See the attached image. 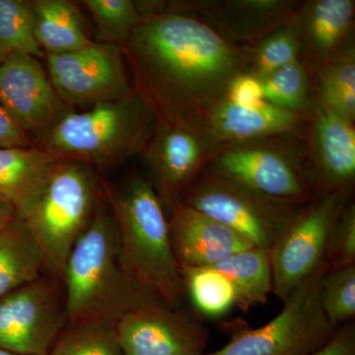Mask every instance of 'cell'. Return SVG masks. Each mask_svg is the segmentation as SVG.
<instances>
[{
    "instance_id": "1",
    "label": "cell",
    "mask_w": 355,
    "mask_h": 355,
    "mask_svg": "<svg viewBox=\"0 0 355 355\" xmlns=\"http://www.w3.org/2000/svg\"><path fill=\"white\" fill-rule=\"evenodd\" d=\"M133 88L158 120L196 128L250 72L253 46L232 43L196 16L162 12L144 18L121 46Z\"/></svg>"
},
{
    "instance_id": "2",
    "label": "cell",
    "mask_w": 355,
    "mask_h": 355,
    "mask_svg": "<svg viewBox=\"0 0 355 355\" xmlns=\"http://www.w3.org/2000/svg\"><path fill=\"white\" fill-rule=\"evenodd\" d=\"M62 280L69 324H116L130 311L160 300L123 270L116 219L104 209H96L72 248Z\"/></svg>"
},
{
    "instance_id": "3",
    "label": "cell",
    "mask_w": 355,
    "mask_h": 355,
    "mask_svg": "<svg viewBox=\"0 0 355 355\" xmlns=\"http://www.w3.org/2000/svg\"><path fill=\"white\" fill-rule=\"evenodd\" d=\"M123 270L165 304L178 308L184 296L181 270L170 241L169 219L150 180L133 177L110 193Z\"/></svg>"
},
{
    "instance_id": "4",
    "label": "cell",
    "mask_w": 355,
    "mask_h": 355,
    "mask_svg": "<svg viewBox=\"0 0 355 355\" xmlns=\"http://www.w3.org/2000/svg\"><path fill=\"white\" fill-rule=\"evenodd\" d=\"M156 121L153 110L135 91L86 111L65 114L46 132L44 149L62 158L107 167L141 153Z\"/></svg>"
},
{
    "instance_id": "5",
    "label": "cell",
    "mask_w": 355,
    "mask_h": 355,
    "mask_svg": "<svg viewBox=\"0 0 355 355\" xmlns=\"http://www.w3.org/2000/svg\"><path fill=\"white\" fill-rule=\"evenodd\" d=\"M97 183L90 166L62 159L22 219L43 256L44 268L62 279L72 248L92 220Z\"/></svg>"
},
{
    "instance_id": "6",
    "label": "cell",
    "mask_w": 355,
    "mask_h": 355,
    "mask_svg": "<svg viewBox=\"0 0 355 355\" xmlns=\"http://www.w3.org/2000/svg\"><path fill=\"white\" fill-rule=\"evenodd\" d=\"M209 167L263 197L303 207L316 198L304 139L292 135L222 146Z\"/></svg>"
},
{
    "instance_id": "7",
    "label": "cell",
    "mask_w": 355,
    "mask_h": 355,
    "mask_svg": "<svg viewBox=\"0 0 355 355\" xmlns=\"http://www.w3.org/2000/svg\"><path fill=\"white\" fill-rule=\"evenodd\" d=\"M184 205L239 233L270 252L303 207L263 197L207 166L184 193Z\"/></svg>"
},
{
    "instance_id": "8",
    "label": "cell",
    "mask_w": 355,
    "mask_h": 355,
    "mask_svg": "<svg viewBox=\"0 0 355 355\" xmlns=\"http://www.w3.org/2000/svg\"><path fill=\"white\" fill-rule=\"evenodd\" d=\"M316 273L292 291L284 308L265 326L233 334L227 345L205 355H308L324 345L336 329L322 307V280Z\"/></svg>"
},
{
    "instance_id": "9",
    "label": "cell",
    "mask_w": 355,
    "mask_h": 355,
    "mask_svg": "<svg viewBox=\"0 0 355 355\" xmlns=\"http://www.w3.org/2000/svg\"><path fill=\"white\" fill-rule=\"evenodd\" d=\"M349 197L335 193L315 198L270 250L272 293L282 302L306 280L327 270L324 257L331 230Z\"/></svg>"
},
{
    "instance_id": "10",
    "label": "cell",
    "mask_w": 355,
    "mask_h": 355,
    "mask_svg": "<svg viewBox=\"0 0 355 355\" xmlns=\"http://www.w3.org/2000/svg\"><path fill=\"white\" fill-rule=\"evenodd\" d=\"M48 76L67 107H92L135 92L127 60L118 44L97 43L60 55H46Z\"/></svg>"
},
{
    "instance_id": "11",
    "label": "cell",
    "mask_w": 355,
    "mask_h": 355,
    "mask_svg": "<svg viewBox=\"0 0 355 355\" xmlns=\"http://www.w3.org/2000/svg\"><path fill=\"white\" fill-rule=\"evenodd\" d=\"M67 321L64 297L41 275L0 297V349L48 355Z\"/></svg>"
},
{
    "instance_id": "12",
    "label": "cell",
    "mask_w": 355,
    "mask_h": 355,
    "mask_svg": "<svg viewBox=\"0 0 355 355\" xmlns=\"http://www.w3.org/2000/svg\"><path fill=\"white\" fill-rule=\"evenodd\" d=\"M216 151L197 128L157 119L140 154L153 177L151 184L170 214L182 205L189 187L211 162Z\"/></svg>"
},
{
    "instance_id": "13",
    "label": "cell",
    "mask_w": 355,
    "mask_h": 355,
    "mask_svg": "<svg viewBox=\"0 0 355 355\" xmlns=\"http://www.w3.org/2000/svg\"><path fill=\"white\" fill-rule=\"evenodd\" d=\"M114 327L123 355H205L209 343L202 322L160 300L130 311Z\"/></svg>"
},
{
    "instance_id": "14",
    "label": "cell",
    "mask_w": 355,
    "mask_h": 355,
    "mask_svg": "<svg viewBox=\"0 0 355 355\" xmlns=\"http://www.w3.org/2000/svg\"><path fill=\"white\" fill-rule=\"evenodd\" d=\"M0 105L26 133L49 130L69 113L40 58L24 53L0 62Z\"/></svg>"
},
{
    "instance_id": "15",
    "label": "cell",
    "mask_w": 355,
    "mask_h": 355,
    "mask_svg": "<svg viewBox=\"0 0 355 355\" xmlns=\"http://www.w3.org/2000/svg\"><path fill=\"white\" fill-rule=\"evenodd\" d=\"M304 141L316 198L350 195L355 183L354 121L314 103Z\"/></svg>"
},
{
    "instance_id": "16",
    "label": "cell",
    "mask_w": 355,
    "mask_h": 355,
    "mask_svg": "<svg viewBox=\"0 0 355 355\" xmlns=\"http://www.w3.org/2000/svg\"><path fill=\"white\" fill-rule=\"evenodd\" d=\"M297 0H195L164 2V12L196 16L232 43L254 46L288 24Z\"/></svg>"
},
{
    "instance_id": "17",
    "label": "cell",
    "mask_w": 355,
    "mask_h": 355,
    "mask_svg": "<svg viewBox=\"0 0 355 355\" xmlns=\"http://www.w3.org/2000/svg\"><path fill=\"white\" fill-rule=\"evenodd\" d=\"M309 114L286 111L266 101L240 105L224 97L203 114L196 128L218 150L222 146L282 135L304 139Z\"/></svg>"
},
{
    "instance_id": "18",
    "label": "cell",
    "mask_w": 355,
    "mask_h": 355,
    "mask_svg": "<svg viewBox=\"0 0 355 355\" xmlns=\"http://www.w3.org/2000/svg\"><path fill=\"white\" fill-rule=\"evenodd\" d=\"M354 18V0L301 1L289 23L310 72L355 51Z\"/></svg>"
},
{
    "instance_id": "19",
    "label": "cell",
    "mask_w": 355,
    "mask_h": 355,
    "mask_svg": "<svg viewBox=\"0 0 355 355\" xmlns=\"http://www.w3.org/2000/svg\"><path fill=\"white\" fill-rule=\"evenodd\" d=\"M169 233L180 268L212 266L254 247L239 233L184 203L171 214Z\"/></svg>"
},
{
    "instance_id": "20",
    "label": "cell",
    "mask_w": 355,
    "mask_h": 355,
    "mask_svg": "<svg viewBox=\"0 0 355 355\" xmlns=\"http://www.w3.org/2000/svg\"><path fill=\"white\" fill-rule=\"evenodd\" d=\"M62 157L46 149L0 148V197L23 219Z\"/></svg>"
},
{
    "instance_id": "21",
    "label": "cell",
    "mask_w": 355,
    "mask_h": 355,
    "mask_svg": "<svg viewBox=\"0 0 355 355\" xmlns=\"http://www.w3.org/2000/svg\"><path fill=\"white\" fill-rule=\"evenodd\" d=\"M37 42L46 55L80 50L92 44L86 34L76 7L65 0L33 2Z\"/></svg>"
},
{
    "instance_id": "22",
    "label": "cell",
    "mask_w": 355,
    "mask_h": 355,
    "mask_svg": "<svg viewBox=\"0 0 355 355\" xmlns=\"http://www.w3.org/2000/svg\"><path fill=\"white\" fill-rule=\"evenodd\" d=\"M43 256L29 229L17 218L0 232V297L41 277Z\"/></svg>"
},
{
    "instance_id": "23",
    "label": "cell",
    "mask_w": 355,
    "mask_h": 355,
    "mask_svg": "<svg viewBox=\"0 0 355 355\" xmlns=\"http://www.w3.org/2000/svg\"><path fill=\"white\" fill-rule=\"evenodd\" d=\"M223 273L236 293V306L248 311L268 301L272 293L270 252L252 247L231 254L212 266Z\"/></svg>"
},
{
    "instance_id": "24",
    "label": "cell",
    "mask_w": 355,
    "mask_h": 355,
    "mask_svg": "<svg viewBox=\"0 0 355 355\" xmlns=\"http://www.w3.org/2000/svg\"><path fill=\"white\" fill-rule=\"evenodd\" d=\"M314 103L355 121V51L311 72Z\"/></svg>"
},
{
    "instance_id": "25",
    "label": "cell",
    "mask_w": 355,
    "mask_h": 355,
    "mask_svg": "<svg viewBox=\"0 0 355 355\" xmlns=\"http://www.w3.org/2000/svg\"><path fill=\"white\" fill-rule=\"evenodd\" d=\"M184 296L198 314L207 318H219L236 306V293L230 280L214 268H180Z\"/></svg>"
},
{
    "instance_id": "26",
    "label": "cell",
    "mask_w": 355,
    "mask_h": 355,
    "mask_svg": "<svg viewBox=\"0 0 355 355\" xmlns=\"http://www.w3.org/2000/svg\"><path fill=\"white\" fill-rule=\"evenodd\" d=\"M263 100L277 108L309 114L314 105L312 74L297 60L263 79Z\"/></svg>"
},
{
    "instance_id": "27",
    "label": "cell",
    "mask_w": 355,
    "mask_h": 355,
    "mask_svg": "<svg viewBox=\"0 0 355 355\" xmlns=\"http://www.w3.org/2000/svg\"><path fill=\"white\" fill-rule=\"evenodd\" d=\"M48 355H123L114 324H70Z\"/></svg>"
},
{
    "instance_id": "28",
    "label": "cell",
    "mask_w": 355,
    "mask_h": 355,
    "mask_svg": "<svg viewBox=\"0 0 355 355\" xmlns=\"http://www.w3.org/2000/svg\"><path fill=\"white\" fill-rule=\"evenodd\" d=\"M0 51L7 55L17 53L44 57L35 36L33 2L0 0Z\"/></svg>"
},
{
    "instance_id": "29",
    "label": "cell",
    "mask_w": 355,
    "mask_h": 355,
    "mask_svg": "<svg viewBox=\"0 0 355 355\" xmlns=\"http://www.w3.org/2000/svg\"><path fill=\"white\" fill-rule=\"evenodd\" d=\"M83 3L94 19L97 43L123 46L144 20L132 0H84Z\"/></svg>"
},
{
    "instance_id": "30",
    "label": "cell",
    "mask_w": 355,
    "mask_h": 355,
    "mask_svg": "<svg viewBox=\"0 0 355 355\" xmlns=\"http://www.w3.org/2000/svg\"><path fill=\"white\" fill-rule=\"evenodd\" d=\"M297 60H300V46L295 32L288 23L253 46L250 72L263 80Z\"/></svg>"
},
{
    "instance_id": "31",
    "label": "cell",
    "mask_w": 355,
    "mask_h": 355,
    "mask_svg": "<svg viewBox=\"0 0 355 355\" xmlns=\"http://www.w3.org/2000/svg\"><path fill=\"white\" fill-rule=\"evenodd\" d=\"M322 307L335 328L355 317V265L329 270L322 280Z\"/></svg>"
},
{
    "instance_id": "32",
    "label": "cell",
    "mask_w": 355,
    "mask_h": 355,
    "mask_svg": "<svg viewBox=\"0 0 355 355\" xmlns=\"http://www.w3.org/2000/svg\"><path fill=\"white\" fill-rule=\"evenodd\" d=\"M355 265V205L347 202L331 228L324 257L327 270Z\"/></svg>"
},
{
    "instance_id": "33",
    "label": "cell",
    "mask_w": 355,
    "mask_h": 355,
    "mask_svg": "<svg viewBox=\"0 0 355 355\" xmlns=\"http://www.w3.org/2000/svg\"><path fill=\"white\" fill-rule=\"evenodd\" d=\"M226 97L240 105H257L263 100V84L251 72H245L233 79Z\"/></svg>"
},
{
    "instance_id": "34",
    "label": "cell",
    "mask_w": 355,
    "mask_h": 355,
    "mask_svg": "<svg viewBox=\"0 0 355 355\" xmlns=\"http://www.w3.org/2000/svg\"><path fill=\"white\" fill-rule=\"evenodd\" d=\"M308 355H355L354 321L336 329L328 342Z\"/></svg>"
},
{
    "instance_id": "35",
    "label": "cell",
    "mask_w": 355,
    "mask_h": 355,
    "mask_svg": "<svg viewBox=\"0 0 355 355\" xmlns=\"http://www.w3.org/2000/svg\"><path fill=\"white\" fill-rule=\"evenodd\" d=\"M32 142L0 105V148H28Z\"/></svg>"
},
{
    "instance_id": "36",
    "label": "cell",
    "mask_w": 355,
    "mask_h": 355,
    "mask_svg": "<svg viewBox=\"0 0 355 355\" xmlns=\"http://www.w3.org/2000/svg\"><path fill=\"white\" fill-rule=\"evenodd\" d=\"M18 218L17 212L10 202L0 197V232Z\"/></svg>"
},
{
    "instance_id": "37",
    "label": "cell",
    "mask_w": 355,
    "mask_h": 355,
    "mask_svg": "<svg viewBox=\"0 0 355 355\" xmlns=\"http://www.w3.org/2000/svg\"><path fill=\"white\" fill-rule=\"evenodd\" d=\"M0 355H21V354H13V352H7V350L0 349Z\"/></svg>"
},
{
    "instance_id": "38",
    "label": "cell",
    "mask_w": 355,
    "mask_h": 355,
    "mask_svg": "<svg viewBox=\"0 0 355 355\" xmlns=\"http://www.w3.org/2000/svg\"><path fill=\"white\" fill-rule=\"evenodd\" d=\"M7 55V53H3V51H0V62H2V60H4V58H6Z\"/></svg>"
}]
</instances>
